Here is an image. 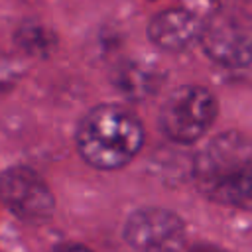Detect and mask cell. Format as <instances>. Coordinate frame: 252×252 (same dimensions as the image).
Masks as SVG:
<instances>
[{"mask_svg":"<svg viewBox=\"0 0 252 252\" xmlns=\"http://www.w3.org/2000/svg\"><path fill=\"white\" fill-rule=\"evenodd\" d=\"M197 187L220 205L252 209V142L238 132L213 138L195 158Z\"/></svg>","mask_w":252,"mask_h":252,"instance_id":"6da1fadb","label":"cell"},{"mask_svg":"<svg viewBox=\"0 0 252 252\" xmlns=\"http://www.w3.org/2000/svg\"><path fill=\"white\" fill-rule=\"evenodd\" d=\"M144 142V130L134 112L118 104L91 110L79 130L77 146L85 161L98 169H116L128 163Z\"/></svg>","mask_w":252,"mask_h":252,"instance_id":"7a4b0ae2","label":"cell"},{"mask_svg":"<svg viewBox=\"0 0 252 252\" xmlns=\"http://www.w3.org/2000/svg\"><path fill=\"white\" fill-rule=\"evenodd\" d=\"M205 53L224 67H244L252 63V16L236 8L213 12L199 33Z\"/></svg>","mask_w":252,"mask_h":252,"instance_id":"3957f363","label":"cell"},{"mask_svg":"<svg viewBox=\"0 0 252 252\" xmlns=\"http://www.w3.org/2000/svg\"><path fill=\"white\" fill-rule=\"evenodd\" d=\"M217 116L215 96L197 85L175 89L161 106L159 126L175 142L191 144L199 140Z\"/></svg>","mask_w":252,"mask_h":252,"instance_id":"277c9868","label":"cell"},{"mask_svg":"<svg viewBox=\"0 0 252 252\" xmlns=\"http://www.w3.org/2000/svg\"><path fill=\"white\" fill-rule=\"evenodd\" d=\"M0 197L18 219L32 224L49 220L55 209V199L45 181L24 165L10 167L2 173Z\"/></svg>","mask_w":252,"mask_h":252,"instance_id":"5b68a950","label":"cell"},{"mask_svg":"<svg viewBox=\"0 0 252 252\" xmlns=\"http://www.w3.org/2000/svg\"><path fill=\"white\" fill-rule=\"evenodd\" d=\"M124 236L136 252H179L185 242V228L175 213L148 207L130 215Z\"/></svg>","mask_w":252,"mask_h":252,"instance_id":"8992f818","label":"cell"},{"mask_svg":"<svg viewBox=\"0 0 252 252\" xmlns=\"http://www.w3.org/2000/svg\"><path fill=\"white\" fill-rule=\"evenodd\" d=\"M201 33V22L183 8H171L161 14H158L150 26L148 35L150 39L169 51H179L191 45Z\"/></svg>","mask_w":252,"mask_h":252,"instance_id":"52a82bcc","label":"cell"},{"mask_svg":"<svg viewBox=\"0 0 252 252\" xmlns=\"http://www.w3.org/2000/svg\"><path fill=\"white\" fill-rule=\"evenodd\" d=\"M114 85L130 98H144L158 89L159 77L152 67H146L138 61H126L116 67Z\"/></svg>","mask_w":252,"mask_h":252,"instance_id":"ba28073f","label":"cell"},{"mask_svg":"<svg viewBox=\"0 0 252 252\" xmlns=\"http://www.w3.org/2000/svg\"><path fill=\"white\" fill-rule=\"evenodd\" d=\"M189 252H224L222 248L215 246V244H209V242H201V244H195Z\"/></svg>","mask_w":252,"mask_h":252,"instance_id":"9c48e42d","label":"cell"},{"mask_svg":"<svg viewBox=\"0 0 252 252\" xmlns=\"http://www.w3.org/2000/svg\"><path fill=\"white\" fill-rule=\"evenodd\" d=\"M53 252H91V250L81 244H63V246H57Z\"/></svg>","mask_w":252,"mask_h":252,"instance_id":"30bf717a","label":"cell"}]
</instances>
